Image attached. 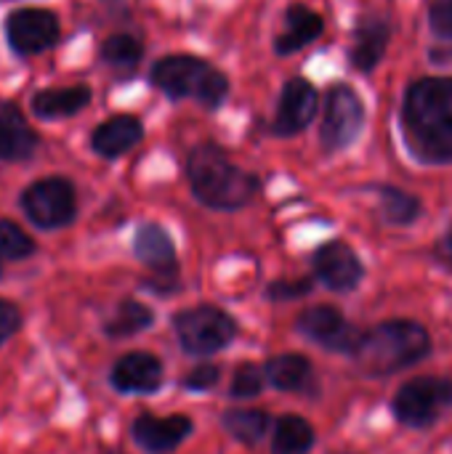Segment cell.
Returning a JSON list of instances; mask_svg holds the SVG:
<instances>
[{"instance_id": "7c38bea8", "label": "cell", "mask_w": 452, "mask_h": 454, "mask_svg": "<svg viewBox=\"0 0 452 454\" xmlns=\"http://www.w3.org/2000/svg\"><path fill=\"white\" fill-rule=\"evenodd\" d=\"M189 434H192V420L186 415L157 418L141 412L131 426V439L147 454H170L189 439Z\"/></svg>"}, {"instance_id": "2e32d148", "label": "cell", "mask_w": 452, "mask_h": 454, "mask_svg": "<svg viewBox=\"0 0 452 454\" xmlns=\"http://www.w3.org/2000/svg\"><path fill=\"white\" fill-rule=\"evenodd\" d=\"M144 138V125L133 114H115L93 128L91 133V149L104 160H117L128 154L133 146H139Z\"/></svg>"}, {"instance_id": "7a4b0ae2", "label": "cell", "mask_w": 452, "mask_h": 454, "mask_svg": "<svg viewBox=\"0 0 452 454\" xmlns=\"http://www.w3.org/2000/svg\"><path fill=\"white\" fill-rule=\"evenodd\" d=\"M186 176L194 197L213 210L245 207L258 192V178L237 168L216 144H200L192 149Z\"/></svg>"}, {"instance_id": "6da1fadb", "label": "cell", "mask_w": 452, "mask_h": 454, "mask_svg": "<svg viewBox=\"0 0 452 454\" xmlns=\"http://www.w3.org/2000/svg\"><path fill=\"white\" fill-rule=\"evenodd\" d=\"M405 136L424 162H452V77H424L410 85L402 106Z\"/></svg>"}, {"instance_id": "836d02e7", "label": "cell", "mask_w": 452, "mask_h": 454, "mask_svg": "<svg viewBox=\"0 0 452 454\" xmlns=\"http://www.w3.org/2000/svg\"><path fill=\"white\" fill-rule=\"evenodd\" d=\"M109 454H115V452H109Z\"/></svg>"}, {"instance_id": "ba28073f", "label": "cell", "mask_w": 452, "mask_h": 454, "mask_svg": "<svg viewBox=\"0 0 452 454\" xmlns=\"http://www.w3.org/2000/svg\"><path fill=\"white\" fill-rule=\"evenodd\" d=\"M452 410V380L416 378L408 380L394 396V415L408 428H432Z\"/></svg>"}, {"instance_id": "e0dca14e", "label": "cell", "mask_w": 452, "mask_h": 454, "mask_svg": "<svg viewBox=\"0 0 452 454\" xmlns=\"http://www.w3.org/2000/svg\"><path fill=\"white\" fill-rule=\"evenodd\" d=\"M133 253L160 279H173V274L178 269V263H176V245H173L170 234L160 223H141L136 229Z\"/></svg>"}, {"instance_id": "d4e9b609", "label": "cell", "mask_w": 452, "mask_h": 454, "mask_svg": "<svg viewBox=\"0 0 452 454\" xmlns=\"http://www.w3.org/2000/svg\"><path fill=\"white\" fill-rule=\"evenodd\" d=\"M101 61L107 67H115V69H133L141 56H144V43L128 32H117V35H109L104 43H101V51H99Z\"/></svg>"}, {"instance_id": "9a60e30c", "label": "cell", "mask_w": 452, "mask_h": 454, "mask_svg": "<svg viewBox=\"0 0 452 454\" xmlns=\"http://www.w3.org/2000/svg\"><path fill=\"white\" fill-rule=\"evenodd\" d=\"M40 149V133L27 122L16 101L0 104V162H27Z\"/></svg>"}, {"instance_id": "5b68a950", "label": "cell", "mask_w": 452, "mask_h": 454, "mask_svg": "<svg viewBox=\"0 0 452 454\" xmlns=\"http://www.w3.org/2000/svg\"><path fill=\"white\" fill-rule=\"evenodd\" d=\"M19 207L40 231L67 229L77 218V189L67 176H43L24 186Z\"/></svg>"}, {"instance_id": "4316f807", "label": "cell", "mask_w": 452, "mask_h": 454, "mask_svg": "<svg viewBox=\"0 0 452 454\" xmlns=\"http://www.w3.org/2000/svg\"><path fill=\"white\" fill-rule=\"evenodd\" d=\"M224 428L242 444H256L266 436L269 415L261 410H229L224 415Z\"/></svg>"}, {"instance_id": "ffe728a7", "label": "cell", "mask_w": 452, "mask_h": 454, "mask_svg": "<svg viewBox=\"0 0 452 454\" xmlns=\"http://www.w3.org/2000/svg\"><path fill=\"white\" fill-rule=\"evenodd\" d=\"M389 45V24L378 16H365L357 27L354 45H352V61L360 72H370L378 67Z\"/></svg>"}, {"instance_id": "ac0fdd59", "label": "cell", "mask_w": 452, "mask_h": 454, "mask_svg": "<svg viewBox=\"0 0 452 454\" xmlns=\"http://www.w3.org/2000/svg\"><path fill=\"white\" fill-rule=\"evenodd\" d=\"M93 98V90L85 82L64 88H43L29 96V112L37 120H67L80 114Z\"/></svg>"}, {"instance_id": "cb8c5ba5", "label": "cell", "mask_w": 452, "mask_h": 454, "mask_svg": "<svg viewBox=\"0 0 452 454\" xmlns=\"http://www.w3.org/2000/svg\"><path fill=\"white\" fill-rule=\"evenodd\" d=\"M376 192L381 197V215L386 223L408 226L421 215V202L413 194H408L397 186H378Z\"/></svg>"}, {"instance_id": "52a82bcc", "label": "cell", "mask_w": 452, "mask_h": 454, "mask_svg": "<svg viewBox=\"0 0 452 454\" xmlns=\"http://www.w3.org/2000/svg\"><path fill=\"white\" fill-rule=\"evenodd\" d=\"M3 32L11 53L19 59H29L51 51L61 40V21L51 8L21 5L8 11L3 21Z\"/></svg>"}, {"instance_id": "8992f818", "label": "cell", "mask_w": 452, "mask_h": 454, "mask_svg": "<svg viewBox=\"0 0 452 454\" xmlns=\"http://www.w3.org/2000/svg\"><path fill=\"white\" fill-rule=\"evenodd\" d=\"M170 325L181 348L192 356H210L216 351H224L237 335L234 319L216 306L184 309L170 319Z\"/></svg>"}, {"instance_id": "f546056e", "label": "cell", "mask_w": 452, "mask_h": 454, "mask_svg": "<svg viewBox=\"0 0 452 454\" xmlns=\"http://www.w3.org/2000/svg\"><path fill=\"white\" fill-rule=\"evenodd\" d=\"M218 378H221V370L218 367H213V364H202V367H194L184 380H181V386L186 388V391H210L216 383H218Z\"/></svg>"}, {"instance_id": "30bf717a", "label": "cell", "mask_w": 452, "mask_h": 454, "mask_svg": "<svg viewBox=\"0 0 452 454\" xmlns=\"http://www.w3.org/2000/svg\"><path fill=\"white\" fill-rule=\"evenodd\" d=\"M298 330L317 346L336 354H354L362 333H357L346 317L333 306H309L298 317Z\"/></svg>"}, {"instance_id": "4fadbf2b", "label": "cell", "mask_w": 452, "mask_h": 454, "mask_svg": "<svg viewBox=\"0 0 452 454\" xmlns=\"http://www.w3.org/2000/svg\"><path fill=\"white\" fill-rule=\"evenodd\" d=\"M109 383L125 396H149L163 386V362L147 351H133L112 364Z\"/></svg>"}, {"instance_id": "f1b7e54d", "label": "cell", "mask_w": 452, "mask_h": 454, "mask_svg": "<svg viewBox=\"0 0 452 454\" xmlns=\"http://www.w3.org/2000/svg\"><path fill=\"white\" fill-rule=\"evenodd\" d=\"M24 325V314L19 309V303H13L11 298H0V346H5Z\"/></svg>"}, {"instance_id": "9c48e42d", "label": "cell", "mask_w": 452, "mask_h": 454, "mask_svg": "<svg viewBox=\"0 0 452 454\" xmlns=\"http://www.w3.org/2000/svg\"><path fill=\"white\" fill-rule=\"evenodd\" d=\"M365 125V106L354 88L333 85L325 96V117L320 130V144L325 152L346 149Z\"/></svg>"}, {"instance_id": "7402d4cb", "label": "cell", "mask_w": 452, "mask_h": 454, "mask_svg": "<svg viewBox=\"0 0 452 454\" xmlns=\"http://www.w3.org/2000/svg\"><path fill=\"white\" fill-rule=\"evenodd\" d=\"M155 322V311L139 301H120L115 314L104 322V335L107 338H115V340H123V338H133L144 330H149Z\"/></svg>"}, {"instance_id": "5bb4252c", "label": "cell", "mask_w": 452, "mask_h": 454, "mask_svg": "<svg viewBox=\"0 0 452 454\" xmlns=\"http://www.w3.org/2000/svg\"><path fill=\"white\" fill-rule=\"evenodd\" d=\"M320 106V93L314 90L312 82L293 77L285 82V90L280 96V106L274 114V133L277 136H296L301 133L317 114Z\"/></svg>"}, {"instance_id": "83f0119b", "label": "cell", "mask_w": 452, "mask_h": 454, "mask_svg": "<svg viewBox=\"0 0 452 454\" xmlns=\"http://www.w3.org/2000/svg\"><path fill=\"white\" fill-rule=\"evenodd\" d=\"M266 383V372L258 364H240L234 370L232 386H229V396L234 399H253L264 391Z\"/></svg>"}, {"instance_id": "d6a6232c", "label": "cell", "mask_w": 452, "mask_h": 454, "mask_svg": "<svg viewBox=\"0 0 452 454\" xmlns=\"http://www.w3.org/2000/svg\"><path fill=\"white\" fill-rule=\"evenodd\" d=\"M437 258H440L445 266H450L452 269V223L448 226V231L442 234L440 245H437Z\"/></svg>"}, {"instance_id": "603a6c76", "label": "cell", "mask_w": 452, "mask_h": 454, "mask_svg": "<svg viewBox=\"0 0 452 454\" xmlns=\"http://www.w3.org/2000/svg\"><path fill=\"white\" fill-rule=\"evenodd\" d=\"M314 447V428L296 415H288L277 423L272 452L274 454H306Z\"/></svg>"}, {"instance_id": "d6986e66", "label": "cell", "mask_w": 452, "mask_h": 454, "mask_svg": "<svg viewBox=\"0 0 452 454\" xmlns=\"http://www.w3.org/2000/svg\"><path fill=\"white\" fill-rule=\"evenodd\" d=\"M325 29V21L317 11L306 8V5H293L285 13V32L277 35V53H296L301 48H306L312 40H317Z\"/></svg>"}, {"instance_id": "3957f363", "label": "cell", "mask_w": 452, "mask_h": 454, "mask_svg": "<svg viewBox=\"0 0 452 454\" xmlns=\"http://www.w3.org/2000/svg\"><path fill=\"white\" fill-rule=\"evenodd\" d=\"M429 354L432 335L426 327L410 319H392L365 333L352 356L365 375L384 378L424 362Z\"/></svg>"}, {"instance_id": "8fae6325", "label": "cell", "mask_w": 452, "mask_h": 454, "mask_svg": "<svg viewBox=\"0 0 452 454\" xmlns=\"http://www.w3.org/2000/svg\"><path fill=\"white\" fill-rule=\"evenodd\" d=\"M314 274L328 290L349 293L362 282L365 266H362L360 255L346 242L333 239L314 253Z\"/></svg>"}, {"instance_id": "277c9868", "label": "cell", "mask_w": 452, "mask_h": 454, "mask_svg": "<svg viewBox=\"0 0 452 454\" xmlns=\"http://www.w3.org/2000/svg\"><path fill=\"white\" fill-rule=\"evenodd\" d=\"M155 88H160L165 96L170 98H197L202 106L216 109L226 90V74L216 67H210L208 61L197 59V56H186V53H176V56H163L152 72H149Z\"/></svg>"}, {"instance_id": "1f68e13d", "label": "cell", "mask_w": 452, "mask_h": 454, "mask_svg": "<svg viewBox=\"0 0 452 454\" xmlns=\"http://www.w3.org/2000/svg\"><path fill=\"white\" fill-rule=\"evenodd\" d=\"M432 27L437 35L452 40V0H434L432 5Z\"/></svg>"}, {"instance_id": "4dcf8cb0", "label": "cell", "mask_w": 452, "mask_h": 454, "mask_svg": "<svg viewBox=\"0 0 452 454\" xmlns=\"http://www.w3.org/2000/svg\"><path fill=\"white\" fill-rule=\"evenodd\" d=\"M312 293V282L309 279H293V282H274L269 285V298L272 301H293Z\"/></svg>"}, {"instance_id": "484cf974", "label": "cell", "mask_w": 452, "mask_h": 454, "mask_svg": "<svg viewBox=\"0 0 452 454\" xmlns=\"http://www.w3.org/2000/svg\"><path fill=\"white\" fill-rule=\"evenodd\" d=\"M37 253V242L11 218H0V269L27 261Z\"/></svg>"}, {"instance_id": "44dd1931", "label": "cell", "mask_w": 452, "mask_h": 454, "mask_svg": "<svg viewBox=\"0 0 452 454\" xmlns=\"http://www.w3.org/2000/svg\"><path fill=\"white\" fill-rule=\"evenodd\" d=\"M264 372L272 388L293 394V391L306 388V383L312 380V362L301 354H282V356L269 359Z\"/></svg>"}]
</instances>
